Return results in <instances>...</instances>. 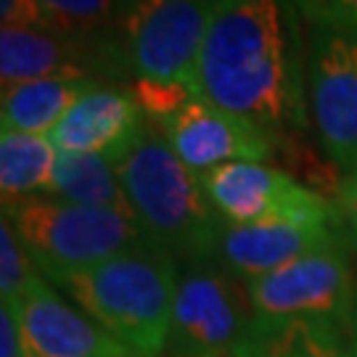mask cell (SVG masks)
<instances>
[{"instance_id":"cell-1","label":"cell","mask_w":357,"mask_h":357,"mask_svg":"<svg viewBox=\"0 0 357 357\" xmlns=\"http://www.w3.org/2000/svg\"><path fill=\"white\" fill-rule=\"evenodd\" d=\"M196 96L270 135L310 125L305 22L294 0H220Z\"/></svg>"},{"instance_id":"cell-2","label":"cell","mask_w":357,"mask_h":357,"mask_svg":"<svg viewBox=\"0 0 357 357\" xmlns=\"http://www.w3.org/2000/svg\"><path fill=\"white\" fill-rule=\"evenodd\" d=\"M116 169L130 209L153 243L183 265L217 259L225 220L206 196L202 175L172 151L162 125L149 119Z\"/></svg>"},{"instance_id":"cell-3","label":"cell","mask_w":357,"mask_h":357,"mask_svg":"<svg viewBox=\"0 0 357 357\" xmlns=\"http://www.w3.org/2000/svg\"><path fill=\"white\" fill-rule=\"evenodd\" d=\"M178 278V259L149 241L56 289L138 357H162L172 331Z\"/></svg>"},{"instance_id":"cell-4","label":"cell","mask_w":357,"mask_h":357,"mask_svg":"<svg viewBox=\"0 0 357 357\" xmlns=\"http://www.w3.org/2000/svg\"><path fill=\"white\" fill-rule=\"evenodd\" d=\"M3 217L13 225L26 255L51 286H61L72 275L151 241L135 217L69 204L51 196L3 206Z\"/></svg>"},{"instance_id":"cell-5","label":"cell","mask_w":357,"mask_h":357,"mask_svg":"<svg viewBox=\"0 0 357 357\" xmlns=\"http://www.w3.org/2000/svg\"><path fill=\"white\" fill-rule=\"evenodd\" d=\"M305 22L307 106L326 156L357 167V32L323 19Z\"/></svg>"},{"instance_id":"cell-6","label":"cell","mask_w":357,"mask_h":357,"mask_svg":"<svg viewBox=\"0 0 357 357\" xmlns=\"http://www.w3.org/2000/svg\"><path fill=\"white\" fill-rule=\"evenodd\" d=\"M255 320L249 289L217 259L185 262L178 278L169 355L233 357Z\"/></svg>"},{"instance_id":"cell-7","label":"cell","mask_w":357,"mask_h":357,"mask_svg":"<svg viewBox=\"0 0 357 357\" xmlns=\"http://www.w3.org/2000/svg\"><path fill=\"white\" fill-rule=\"evenodd\" d=\"M217 3L220 0H130L125 51L132 77L180 82L196 96L199 53Z\"/></svg>"},{"instance_id":"cell-8","label":"cell","mask_w":357,"mask_h":357,"mask_svg":"<svg viewBox=\"0 0 357 357\" xmlns=\"http://www.w3.org/2000/svg\"><path fill=\"white\" fill-rule=\"evenodd\" d=\"M255 318H323L357 328L355 281L339 241L249 281Z\"/></svg>"},{"instance_id":"cell-9","label":"cell","mask_w":357,"mask_h":357,"mask_svg":"<svg viewBox=\"0 0 357 357\" xmlns=\"http://www.w3.org/2000/svg\"><path fill=\"white\" fill-rule=\"evenodd\" d=\"M98 79L116 85L132 77L122 40L82 38L51 26L0 29V82L3 88L32 79Z\"/></svg>"},{"instance_id":"cell-10","label":"cell","mask_w":357,"mask_h":357,"mask_svg":"<svg viewBox=\"0 0 357 357\" xmlns=\"http://www.w3.org/2000/svg\"><path fill=\"white\" fill-rule=\"evenodd\" d=\"M202 183L220 217L228 222L336 215L320 193L268 162H230L204 172Z\"/></svg>"},{"instance_id":"cell-11","label":"cell","mask_w":357,"mask_h":357,"mask_svg":"<svg viewBox=\"0 0 357 357\" xmlns=\"http://www.w3.org/2000/svg\"><path fill=\"white\" fill-rule=\"evenodd\" d=\"M333 241L336 215L273 217L257 222L225 220L217 243V262L236 278L255 281Z\"/></svg>"},{"instance_id":"cell-12","label":"cell","mask_w":357,"mask_h":357,"mask_svg":"<svg viewBox=\"0 0 357 357\" xmlns=\"http://www.w3.org/2000/svg\"><path fill=\"white\" fill-rule=\"evenodd\" d=\"M162 130L180 162L199 175L230 162H268L273 153L270 132L204 98L185 103Z\"/></svg>"},{"instance_id":"cell-13","label":"cell","mask_w":357,"mask_h":357,"mask_svg":"<svg viewBox=\"0 0 357 357\" xmlns=\"http://www.w3.org/2000/svg\"><path fill=\"white\" fill-rule=\"evenodd\" d=\"M13 307L29 357H138L93 318L75 310L45 278Z\"/></svg>"},{"instance_id":"cell-14","label":"cell","mask_w":357,"mask_h":357,"mask_svg":"<svg viewBox=\"0 0 357 357\" xmlns=\"http://www.w3.org/2000/svg\"><path fill=\"white\" fill-rule=\"evenodd\" d=\"M146 122L128 85H98L66 112L48 138L59 151L103 153L116 165L141 138Z\"/></svg>"},{"instance_id":"cell-15","label":"cell","mask_w":357,"mask_h":357,"mask_svg":"<svg viewBox=\"0 0 357 357\" xmlns=\"http://www.w3.org/2000/svg\"><path fill=\"white\" fill-rule=\"evenodd\" d=\"M357 328L323 318H255L233 357H355Z\"/></svg>"},{"instance_id":"cell-16","label":"cell","mask_w":357,"mask_h":357,"mask_svg":"<svg viewBox=\"0 0 357 357\" xmlns=\"http://www.w3.org/2000/svg\"><path fill=\"white\" fill-rule=\"evenodd\" d=\"M98 85V79H32L3 88L0 101V125L3 132H29V135H51L53 128L64 119L85 93Z\"/></svg>"},{"instance_id":"cell-17","label":"cell","mask_w":357,"mask_h":357,"mask_svg":"<svg viewBox=\"0 0 357 357\" xmlns=\"http://www.w3.org/2000/svg\"><path fill=\"white\" fill-rule=\"evenodd\" d=\"M45 196L59 199V202H69V204L112 209V212L135 217L130 209L128 193L122 188L119 169L103 153L59 151L51 188Z\"/></svg>"},{"instance_id":"cell-18","label":"cell","mask_w":357,"mask_h":357,"mask_svg":"<svg viewBox=\"0 0 357 357\" xmlns=\"http://www.w3.org/2000/svg\"><path fill=\"white\" fill-rule=\"evenodd\" d=\"M59 149L48 135L3 132L0 135V193L3 206L45 196L51 188Z\"/></svg>"},{"instance_id":"cell-19","label":"cell","mask_w":357,"mask_h":357,"mask_svg":"<svg viewBox=\"0 0 357 357\" xmlns=\"http://www.w3.org/2000/svg\"><path fill=\"white\" fill-rule=\"evenodd\" d=\"M51 29L125 43L130 0H40Z\"/></svg>"},{"instance_id":"cell-20","label":"cell","mask_w":357,"mask_h":357,"mask_svg":"<svg viewBox=\"0 0 357 357\" xmlns=\"http://www.w3.org/2000/svg\"><path fill=\"white\" fill-rule=\"evenodd\" d=\"M43 278L13 225L3 217L0 222V294L3 302H22L24 294Z\"/></svg>"},{"instance_id":"cell-21","label":"cell","mask_w":357,"mask_h":357,"mask_svg":"<svg viewBox=\"0 0 357 357\" xmlns=\"http://www.w3.org/2000/svg\"><path fill=\"white\" fill-rule=\"evenodd\" d=\"M128 88L135 103L141 106L143 116L156 122V125H165L167 119H172L185 103H191L196 98L188 85L165 82V79H132Z\"/></svg>"},{"instance_id":"cell-22","label":"cell","mask_w":357,"mask_h":357,"mask_svg":"<svg viewBox=\"0 0 357 357\" xmlns=\"http://www.w3.org/2000/svg\"><path fill=\"white\" fill-rule=\"evenodd\" d=\"M302 19H323L357 32V0H294Z\"/></svg>"},{"instance_id":"cell-23","label":"cell","mask_w":357,"mask_h":357,"mask_svg":"<svg viewBox=\"0 0 357 357\" xmlns=\"http://www.w3.org/2000/svg\"><path fill=\"white\" fill-rule=\"evenodd\" d=\"M0 357H29L19 312L8 302H3V312H0Z\"/></svg>"},{"instance_id":"cell-24","label":"cell","mask_w":357,"mask_h":357,"mask_svg":"<svg viewBox=\"0 0 357 357\" xmlns=\"http://www.w3.org/2000/svg\"><path fill=\"white\" fill-rule=\"evenodd\" d=\"M3 26H48L40 0H0Z\"/></svg>"},{"instance_id":"cell-25","label":"cell","mask_w":357,"mask_h":357,"mask_svg":"<svg viewBox=\"0 0 357 357\" xmlns=\"http://www.w3.org/2000/svg\"><path fill=\"white\" fill-rule=\"evenodd\" d=\"M342 209H344L349 230L357 241V167L352 172H347L344 185H342Z\"/></svg>"},{"instance_id":"cell-26","label":"cell","mask_w":357,"mask_h":357,"mask_svg":"<svg viewBox=\"0 0 357 357\" xmlns=\"http://www.w3.org/2000/svg\"><path fill=\"white\" fill-rule=\"evenodd\" d=\"M355 357H357V347H355Z\"/></svg>"}]
</instances>
